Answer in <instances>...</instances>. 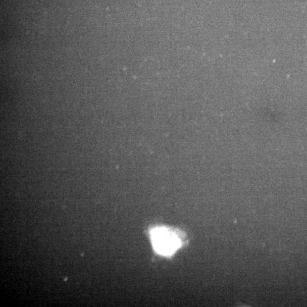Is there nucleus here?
<instances>
[{
  "mask_svg": "<svg viewBox=\"0 0 307 307\" xmlns=\"http://www.w3.org/2000/svg\"><path fill=\"white\" fill-rule=\"evenodd\" d=\"M151 237L154 248L162 255L173 254L181 245L177 235L166 228H157L153 230Z\"/></svg>",
  "mask_w": 307,
  "mask_h": 307,
  "instance_id": "nucleus-1",
  "label": "nucleus"
}]
</instances>
